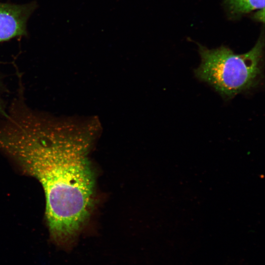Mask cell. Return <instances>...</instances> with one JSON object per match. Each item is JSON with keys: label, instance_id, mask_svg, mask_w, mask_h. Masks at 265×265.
I'll return each mask as SVG.
<instances>
[{"label": "cell", "instance_id": "6da1fadb", "mask_svg": "<svg viewBox=\"0 0 265 265\" xmlns=\"http://www.w3.org/2000/svg\"><path fill=\"white\" fill-rule=\"evenodd\" d=\"M25 101L17 95L0 117V151L42 185L48 228H73L88 216L93 200L86 148L65 125Z\"/></svg>", "mask_w": 265, "mask_h": 265}, {"label": "cell", "instance_id": "7a4b0ae2", "mask_svg": "<svg viewBox=\"0 0 265 265\" xmlns=\"http://www.w3.org/2000/svg\"><path fill=\"white\" fill-rule=\"evenodd\" d=\"M201 63L195 77L212 86L223 98L253 89L263 76L264 40L261 36L255 46L243 54L226 46L209 49L200 44Z\"/></svg>", "mask_w": 265, "mask_h": 265}, {"label": "cell", "instance_id": "3957f363", "mask_svg": "<svg viewBox=\"0 0 265 265\" xmlns=\"http://www.w3.org/2000/svg\"><path fill=\"white\" fill-rule=\"evenodd\" d=\"M36 4L0 2V42L26 35V23Z\"/></svg>", "mask_w": 265, "mask_h": 265}, {"label": "cell", "instance_id": "277c9868", "mask_svg": "<svg viewBox=\"0 0 265 265\" xmlns=\"http://www.w3.org/2000/svg\"><path fill=\"white\" fill-rule=\"evenodd\" d=\"M230 12L235 16L265 9V0H225Z\"/></svg>", "mask_w": 265, "mask_h": 265}, {"label": "cell", "instance_id": "5b68a950", "mask_svg": "<svg viewBox=\"0 0 265 265\" xmlns=\"http://www.w3.org/2000/svg\"><path fill=\"white\" fill-rule=\"evenodd\" d=\"M7 91L6 86L0 75V117L4 116L6 112L7 106L4 99L5 93Z\"/></svg>", "mask_w": 265, "mask_h": 265}, {"label": "cell", "instance_id": "8992f818", "mask_svg": "<svg viewBox=\"0 0 265 265\" xmlns=\"http://www.w3.org/2000/svg\"><path fill=\"white\" fill-rule=\"evenodd\" d=\"M254 17L257 21L264 23L265 19V9L257 10V12L255 13Z\"/></svg>", "mask_w": 265, "mask_h": 265}]
</instances>
